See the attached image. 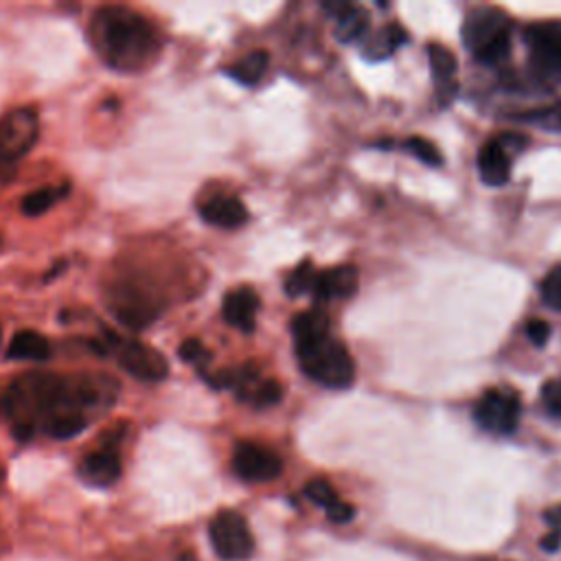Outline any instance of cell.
Here are the masks:
<instances>
[{
  "mask_svg": "<svg viewBox=\"0 0 561 561\" xmlns=\"http://www.w3.org/2000/svg\"><path fill=\"white\" fill-rule=\"evenodd\" d=\"M88 35L99 57L121 72H142L160 53L156 26L127 7H101Z\"/></svg>",
  "mask_w": 561,
  "mask_h": 561,
  "instance_id": "6da1fadb",
  "label": "cell"
},
{
  "mask_svg": "<svg viewBox=\"0 0 561 561\" xmlns=\"http://www.w3.org/2000/svg\"><path fill=\"white\" fill-rule=\"evenodd\" d=\"M94 401L96 392L88 383H75L46 373H31L15 379L0 397V414L33 427V416H42L46 425L59 414H83L81 408L94 405Z\"/></svg>",
  "mask_w": 561,
  "mask_h": 561,
  "instance_id": "7a4b0ae2",
  "label": "cell"
},
{
  "mask_svg": "<svg viewBox=\"0 0 561 561\" xmlns=\"http://www.w3.org/2000/svg\"><path fill=\"white\" fill-rule=\"evenodd\" d=\"M460 39L478 61L497 66L511 53V20L497 7H476L465 15Z\"/></svg>",
  "mask_w": 561,
  "mask_h": 561,
  "instance_id": "3957f363",
  "label": "cell"
},
{
  "mask_svg": "<svg viewBox=\"0 0 561 561\" xmlns=\"http://www.w3.org/2000/svg\"><path fill=\"white\" fill-rule=\"evenodd\" d=\"M300 370L324 388H348L355 379V364L346 344L333 335L296 346Z\"/></svg>",
  "mask_w": 561,
  "mask_h": 561,
  "instance_id": "277c9868",
  "label": "cell"
},
{
  "mask_svg": "<svg viewBox=\"0 0 561 561\" xmlns=\"http://www.w3.org/2000/svg\"><path fill=\"white\" fill-rule=\"evenodd\" d=\"M524 39L535 72L561 81V20L528 24Z\"/></svg>",
  "mask_w": 561,
  "mask_h": 561,
  "instance_id": "5b68a950",
  "label": "cell"
},
{
  "mask_svg": "<svg viewBox=\"0 0 561 561\" xmlns=\"http://www.w3.org/2000/svg\"><path fill=\"white\" fill-rule=\"evenodd\" d=\"M208 535L217 557L226 561L248 559L254 550V539L248 522L234 511L217 513L208 526Z\"/></svg>",
  "mask_w": 561,
  "mask_h": 561,
  "instance_id": "8992f818",
  "label": "cell"
},
{
  "mask_svg": "<svg viewBox=\"0 0 561 561\" xmlns=\"http://www.w3.org/2000/svg\"><path fill=\"white\" fill-rule=\"evenodd\" d=\"M519 397L511 390H486L473 408L476 423L493 434H513L519 423Z\"/></svg>",
  "mask_w": 561,
  "mask_h": 561,
  "instance_id": "52a82bcc",
  "label": "cell"
},
{
  "mask_svg": "<svg viewBox=\"0 0 561 561\" xmlns=\"http://www.w3.org/2000/svg\"><path fill=\"white\" fill-rule=\"evenodd\" d=\"M39 136V121L33 107H18L0 118V156L15 160L24 156Z\"/></svg>",
  "mask_w": 561,
  "mask_h": 561,
  "instance_id": "ba28073f",
  "label": "cell"
},
{
  "mask_svg": "<svg viewBox=\"0 0 561 561\" xmlns=\"http://www.w3.org/2000/svg\"><path fill=\"white\" fill-rule=\"evenodd\" d=\"M232 469L245 482H270L283 471L280 458L254 443H239L232 454Z\"/></svg>",
  "mask_w": 561,
  "mask_h": 561,
  "instance_id": "9c48e42d",
  "label": "cell"
},
{
  "mask_svg": "<svg viewBox=\"0 0 561 561\" xmlns=\"http://www.w3.org/2000/svg\"><path fill=\"white\" fill-rule=\"evenodd\" d=\"M118 364L140 381H160L169 375L167 357L158 348L138 340L121 344Z\"/></svg>",
  "mask_w": 561,
  "mask_h": 561,
  "instance_id": "30bf717a",
  "label": "cell"
},
{
  "mask_svg": "<svg viewBox=\"0 0 561 561\" xmlns=\"http://www.w3.org/2000/svg\"><path fill=\"white\" fill-rule=\"evenodd\" d=\"M425 50H427L432 77L436 83L438 103H440V107H449L458 94V83H456L458 61H456L454 53L440 44H427Z\"/></svg>",
  "mask_w": 561,
  "mask_h": 561,
  "instance_id": "8fae6325",
  "label": "cell"
},
{
  "mask_svg": "<svg viewBox=\"0 0 561 561\" xmlns=\"http://www.w3.org/2000/svg\"><path fill=\"white\" fill-rule=\"evenodd\" d=\"M79 476L94 486H110L121 476V460L116 456V449L112 440H103L101 449H94L83 456L79 465Z\"/></svg>",
  "mask_w": 561,
  "mask_h": 561,
  "instance_id": "7c38bea8",
  "label": "cell"
},
{
  "mask_svg": "<svg viewBox=\"0 0 561 561\" xmlns=\"http://www.w3.org/2000/svg\"><path fill=\"white\" fill-rule=\"evenodd\" d=\"M359 276L353 265H337L324 272H318L311 287L316 302H329L335 298H351L357 291Z\"/></svg>",
  "mask_w": 561,
  "mask_h": 561,
  "instance_id": "4fadbf2b",
  "label": "cell"
},
{
  "mask_svg": "<svg viewBox=\"0 0 561 561\" xmlns=\"http://www.w3.org/2000/svg\"><path fill=\"white\" fill-rule=\"evenodd\" d=\"M256 309H259V296L250 287H237L228 291L221 305L224 320L243 333L254 331Z\"/></svg>",
  "mask_w": 561,
  "mask_h": 561,
  "instance_id": "5bb4252c",
  "label": "cell"
},
{
  "mask_svg": "<svg viewBox=\"0 0 561 561\" xmlns=\"http://www.w3.org/2000/svg\"><path fill=\"white\" fill-rule=\"evenodd\" d=\"M199 215L206 224L217 228H239L248 221V208L234 195H217L202 204Z\"/></svg>",
  "mask_w": 561,
  "mask_h": 561,
  "instance_id": "9a60e30c",
  "label": "cell"
},
{
  "mask_svg": "<svg viewBox=\"0 0 561 561\" xmlns=\"http://www.w3.org/2000/svg\"><path fill=\"white\" fill-rule=\"evenodd\" d=\"M478 173L480 180L489 186H502L511 178V156L497 145V140H489L478 151Z\"/></svg>",
  "mask_w": 561,
  "mask_h": 561,
  "instance_id": "2e32d148",
  "label": "cell"
},
{
  "mask_svg": "<svg viewBox=\"0 0 561 561\" xmlns=\"http://www.w3.org/2000/svg\"><path fill=\"white\" fill-rule=\"evenodd\" d=\"M408 39L410 37L405 33V28L401 24L392 22L362 39V55L368 61H381V59L390 57L392 53H397L403 44H408Z\"/></svg>",
  "mask_w": 561,
  "mask_h": 561,
  "instance_id": "e0dca14e",
  "label": "cell"
},
{
  "mask_svg": "<svg viewBox=\"0 0 561 561\" xmlns=\"http://www.w3.org/2000/svg\"><path fill=\"white\" fill-rule=\"evenodd\" d=\"M331 329V322H329V316L322 311V309H309V311H302L294 318L291 322V333H294V346H302V344H309V342H318L329 333Z\"/></svg>",
  "mask_w": 561,
  "mask_h": 561,
  "instance_id": "ac0fdd59",
  "label": "cell"
},
{
  "mask_svg": "<svg viewBox=\"0 0 561 561\" xmlns=\"http://www.w3.org/2000/svg\"><path fill=\"white\" fill-rule=\"evenodd\" d=\"M9 359H26V362H44L50 357L48 340L31 329H24L13 335L7 348Z\"/></svg>",
  "mask_w": 561,
  "mask_h": 561,
  "instance_id": "d6986e66",
  "label": "cell"
},
{
  "mask_svg": "<svg viewBox=\"0 0 561 561\" xmlns=\"http://www.w3.org/2000/svg\"><path fill=\"white\" fill-rule=\"evenodd\" d=\"M267 66H270V55H267V50H252V53L245 55L241 61H237L234 66H230L226 72H228L234 81H239V83H243V85H256V83L263 79Z\"/></svg>",
  "mask_w": 561,
  "mask_h": 561,
  "instance_id": "ffe728a7",
  "label": "cell"
},
{
  "mask_svg": "<svg viewBox=\"0 0 561 561\" xmlns=\"http://www.w3.org/2000/svg\"><path fill=\"white\" fill-rule=\"evenodd\" d=\"M368 24H370L368 13L362 7L353 4L346 13H342L335 20V39L342 42V44H351V42L364 39L366 31H368Z\"/></svg>",
  "mask_w": 561,
  "mask_h": 561,
  "instance_id": "44dd1931",
  "label": "cell"
},
{
  "mask_svg": "<svg viewBox=\"0 0 561 561\" xmlns=\"http://www.w3.org/2000/svg\"><path fill=\"white\" fill-rule=\"evenodd\" d=\"M508 118L517 121V123L535 125L546 131L561 134V101L543 105V107H530L524 112H515V114H508Z\"/></svg>",
  "mask_w": 561,
  "mask_h": 561,
  "instance_id": "7402d4cb",
  "label": "cell"
},
{
  "mask_svg": "<svg viewBox=\"0 0 561 561\" xmlns=\"http://www.w3.org/2000/svg\"><path fill=\"white\" fill-rule=\"evenodd\" d=\"M88 425V419L85 414H79V412H72V414H59L55 419H50L46 425H44V432L57 440H66V438H72L77 434H81Z\"/></svg>",
  "mask_w": 561,
  "mask_h": 561,
  "instance_id": "603a6c76",
  "label": "cell"
},
{
  "mask_svg": "<svg viewBox=\"0 0 561 561\" xmlns=\"http://www.w3.org/2000/svg\"><path fill=\"white\" fill-rule=\"evenodd\" d=\"M68 184H64L61 188H39V191H33L28 193L24 199H22V213L28 215V217H35V215H42L46 213L57 199H61L66 193H68Z\"/></svg>",
  "mask_w": 561,
  "mask_h": 561,
  "instance_id": "cb8c5ba5",
  "label": "cell"
},
{
  "mask_svg": "<svg viewBox=\"0 0 561 561\" xmlns=\"http://www.w3.org/2000/svg\"><path fill=\"white\" fill-rule=\"evenodd\" d=\"M316 276H318V272H316L313 263H311L309 259L300 261V263L291 270V274L287 276V280H285V294H287L289 298H298V296L311 291V287H313V283H316Z\"/></svg>",
  "mask_w": 561,
  "mask_h": 561,
  "instance_id": "d4e9b609",
  "label": "cell"
},
{
  "mask_svg": "<svg viewBox=\"0 0 561 561\" xmlns=\"http://www.w3.org/2000/svg\"><path fill=\"white\" fill-rule=\"evenodd\" d=\"M403 149L410 151L414 158H419L427 167H440L443 164V153L434 142L421 136H410L403 140Z\"/></svg>",
  "mask_w": 561,
  "mask_h": 561,
  "instance_id": "484cf974",
  "label": "cell"
},
{
  "mask_svg": "<svg viewBox=\"0 0 561 561\" xmlns=\"http://www.w3.org/2000/svg\"><path fill=\"white\" fill-rule=\"evenodd\" d=\"M539 291H541L543 302H546L550 309L561 311V265L552 267V270L543 276V280H541V285H539Z\"/></svg>",
  "mask_w": 561,
  "mask_h": 561,
  "instance_id": "4316f807",
  "label": "cell"
},
{
  "mask_svg": "<svg viewBox=\"0 0 561 561\" xmlns=\"http://www.w3.org/2000/svg\"><path fill=\"white\" fill-rule=\"evenodd\" d=\"M283 397V388L276 379H267V381H259V386L254 388L250 401L256 405V408H270V405H276Z\"/></svg>",
  "mask_w": 561,
  "mask_h": 561,
  "instance_id": "83f0119b",
  "label": "cell"
},
{
  "mask_svg": "<svg viewBox=\"0 0 561 561\" xmlns=\"http://www.w3.org/2000/svg\"><path fill=\"white\" fill-rule=\"evenodd\" d=\"M305 495H307L313 504L322 506L324 511H327L333 502H337V500H340V497L335 495L333 486H331L327 480H322V478H316V480L307 482V486H305Z\"/></svg>",
  "mask_w": 561,
  "mask_h": 561,
  "instance_id": "f1b7e54d",
  "label": "cell"
},
{
  "mask_svg": "<svg viewBox=\"0 0 561 561\" xmlns=\"http://www.w3.org/2000/svg\"><path fill=\"white\" fill-rule=\"evenodd\" d=\"M178 353H180V357H182L184 362H188V364H193V366H197V368H202L204 362L210 357L208 351L204 348V344H202L199 340H195V337L184 340V342L180 344Z\"/></svg>",
  "mask_w": 561,
  "mask_h": 561,
  "instance_id": "f546056e",
  "label": "cell"
},
{
  "mask_svg": "<svg viewBox=\"0 0 561 561\" xmlns=\"http://www.w3.org/2000/svg\"><path fill=\"white\" fill-rule=\"evenodd\" d=\"M541 399H543L546 410H548L552 416L561 419V377L548 379V381L543 383V388H541Z\"/></svg>",
  "mask_w": 561,
  "mask_h": 561,
  "instance_id": "4dcf8cb0",
  "label": "cell"
},
{
  "mask_svg": "<svg viewBox=\"0 0 561 561\" xmlns=\"http://www.w3.org/2000/svg\"><path fill=\"white\" fill-rule=\"evenodd\" d=\"M526 335H528V340H530L535 346H546V342H548L550 335H552V329H550V324H548L546 320H530V322L526 324Z\"/></svg>",
  "mask_w": 561,
  "mask_h": 561,
  "instance_id": "1f68e13d",
  "label": "cell"
},
{
  "mask_svg": "<svg viewBox=\"0 0 561 561\" xmlns=\"http://www.w3.org/2000/svg\"><path fill=\"white\" fill-rule=\"evenodd\" d=\"M497 145L511 156V153H519L526 145H528V138L526 136H519V134H513V131H506V134H500L497 138Z\"/></svg>",
  "mask_w": 561,
  "mask_h": 561,
  "instance_id": "d6a6232c",
  "label": "cell"
},
{
  "mask_svg": "<svg viewBox=\"0 0 561 561\" xmlns=\"http://www.w3.org/2000/svg\"><path fill=\"white\" fill-rule=\"evenodd\" d=\"M327 515H329V519L335 522V524H346V522L353 519L355 508H353L348 502L337 500V502H333V504L327 508Z\"/></svg>",
  "mask_w": 561,
  "mask_h": 561,
  "instance_id": "836d02e7",
  "label": "cell"
},
{
  "mask_svg": "<svg viewBox=\"0 0 561 561\" xmlns=\"http://www.w3.org/2000/svg\"><path fill=\"white\" fill-rule=\"evenodd\" d=\"M541 548L546 552H557L561 548V528H552L543 539H541Z\"/></svg>",
  "mask_w": 561,
  "mask_h": 561,
  "instance_id": "e575fe53",
  "label": "cell"
},
{
  "mask_svg": "<svg viewBox=\"0 0 561 561\" xmlns=\"http://www.w3.org/2000/svg\"><path fill=\"white\" fill-rule=\"evenodd\" d=\"M353 4L351 2H342V0H327V2H322V9L327 11V13H331L335 20L342 15V13H346L348 9H351Z\"/></svg>",
  "mask_w": 561,
  "mask_h": 561,
  "instance_id": "d590c367",
  "label": "cell"
},
{
  "mask_svg": "<svg viewBox=\"0 0 561 561\" xmlns=\"http://www.w3.org/2000/svg\"><path fill=\"white\" fill-rule=\"evenodd\" d=\"M546 522L552 526V528H561V504L559 506H552L543 513Z\"/></svg>",
  "mask_w": 561,
  "mask_h": 561,
  "instance_id": "8d00e7d4",
  "label": "cell"
},
{
  "mask_svg": "<svg viewBox=\"0 0 561 561\" xmlns=\"http://www.w3.org/2000/svg\"><path fill=\"white\" fill-rule=\"evenodd\" d=\"M64 267H66V263H64V261H59V265H57V267H53V270H50V272L44 276V280H50V278H53V276H57V274H59Z\"/></svg>",
  "mask_w": 561,
  "mask_h": 561,
  "instance_id": "74e56055",
  "label": "cell"
}]
</instances>
